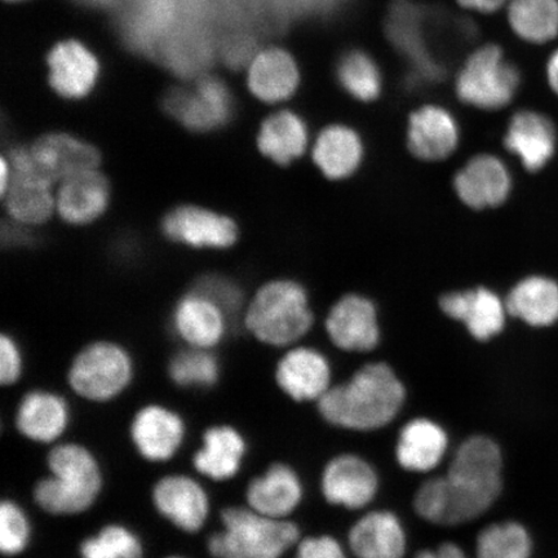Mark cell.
Returning <instances> with one entry per match:
<instances>
[{"label": "cell", "mask_w": 558, "mask_h": 558, "mask_svg": "<svg viewBox=\"0 0 558 558\" xmlns=\"http://www.w3.org/2000/svg\"><path fill=\"white\" fill-rule=\"evenodd\" d=\"M313 324L308 296L302 286L275 281L257 292L246 317L247 329L257 340L274 347L295 343Z\"/></svg>", "instance_id": "cell-5"}, {"label": "cell", "mask_w": 558, "mask_h": 558, "mask_svg": "<svg viewBox=\"0 0 558 558\" xmlns=\"http://www.w3.org/2000/svg\"><path fill=\"white\" fill-rule=\"evenodd\" d=\"M163 232L170 240L193 247L227 248L239 236L232 219L192 206L174 208L167 215Z\"/></svg>", "instance_id": "cell-15"}, {"label": "cell", "mask_w": 558, "mask_h": 558, "mask_svg": "<svg viewBox=\"0 0 558 558\" xmlns=\"http://www.w3.org/2000/svg\"><path fill=\"white\" fill-rule=\"evenodd\" d=\"M520 86V73L504 50L487 45L474 51L457 78V94L464 104L485 110L507 107Z\"/></svg>", "instance_id": "cell-6"}, {"label": "cell", "mask_w": 558, "mask_h": 558, "mask_svg": "<svg viewBox=\"0 0 558 558\" xmlns=\"http://www.w3.org/2000/svg\"><path fill=\"white\" fill-rule=\"evenodd\" d=\"M108 202L107 179L89 170L64 180L59 192L58 207L62 219L80 226L99 218L108 207Z\"/></svg>", "instance_id": "cell-28"}, {"label": "cell", "mask_w": 558, "mask_h": 558, "mask_svg": "<svg viewBox=\"0 0 558 558\" xmlns=\"http://www.w3.org/2000/svg\"><path fill=\"white\" fill-rule=\"evenodd\" d=\"M364 157V145L357 132L343 124H333L320 132L313 148L314 163L331 180L351 177Z\"/></svg>", "instance_id": "cell-30"}, {"label": "cell", "mask_w": 558, "mask_h": 558, "mask_svg": "<svg viewBox=\"0 0 558 558\" xmlns=\"http://www.w3.org/2000/svg\"><path fill=\"white\" fill-rule=\"evenodd\" d=\"M458 2L466 10L493 13L500 10L505 5L506 0H458Z\"/></svg>", "instance_id": "cell-43"}, {"label": "cell", "mask_w": 558, "mask_h": 558, "mask_svg": "<svg viewBox=\"0 0 558 558\" xmlns=\"http://www.w3.org/2000/svg\"><path fill=\"white\" fill-rule=\"evenodd\" d=\"M157 512L184 533H198L208 520L209 498L204 486L186 474H169L153 487Z\"/></svg>", "instance_id": "cell-11"}, {"label": "cell", "mask_w": 558, "mask_h": 558, "mask_svg": "<svg viewBox=\"0 0 558 558\" xmlns=\"http://www.w3.org/2000/svg\"><path fill=\"white\" fill-rule=\"evenodd\" d=\"M299 66L282 48H268L251 60L248 87L264 102H281L296 93Z\"/></svg>", "instance_id": "cell-27"}, {"label": "cell", "mask_w": 558, "mask_h": 558, "mask_svg": "<svg viewBox=\"0 0 558 558\" xmlns=\"http://www.w3.org/2000/svg\"><path fill=\"white\" fill-rule=\"evenodd\" d=\"M166 558H184V557H180V556H170V557H166Z\"/></svg>", "instance_id": "cell-46"}, {"label": "cell", "mask_w": 558, "mask_h": 558, "mask_svg": "<svg viewBox=\"0 0 558 558\" xmlns=\"http://www.w3.org/2000/svg\"><path fill=\"white\" fill-rule=\"evenodd\" d=\"M276 381L296 402H318L331 388V367L316 349H292L278 362Z\"/></svg>", "instance_id": "cell-14"}, {"label": "cell", "mask_w": 558, "mask_h": 558, "mask_svg": "<svg viewBox=\"0 0 558 558\" xmlns=\"http://www.w3.org/2000/svg\"><path fill=\"white\" fill-rule=\"evenodd\" d=\"M197 294L213 303L230 316H235L242 305V292L233 281L221 276H205L195 283Z\"/></svg>", "instance_id": "cell-39"}, {"label": "cell", "mask_w": 558, "mask_h": 558, "mask_svg": "<svg viewBox=\"0 0 558 558\" xmlns=\"http://www.w3.org/2000/svg\"><path fill=\"white\" fill-rule=\"evenodd\" d=\"M10 185L5 206L12 218L25 225H40L53 207L51 181L35 167L31 150L19 146L10 153Z\"/></svg>", "instance_id": "cell-9"}, {"label": "cell", "mask_w": 558, "mask_h": 558, "mask_svg": "<svg viewBox=\"0 0 558 558\" xmlns=\"http://www.w3.org/2000/svg\"><path fill=\"white\" fill-rule=\"evenodd\" d=\"M456 191L463 204L483 209L497 207L508 198L512 180L504 162L497 157H474L456 177Z\"/></svg>", "instance_id": "cell-18"}, {"label": "cell", "mask_w": 558, "mask_h": 558, "mask_svg": "<svg viewBox=\"0 0 558 558\" xmlns=\"http://www.w3.org/2000/svg\"><path fill=\"white\" fill-rule=\"evenodd\" d=\"M174 331L193 348L208 349L220 343L226 333L225 312L211 300L195 292L177 306Z\"/></svg>", "instance_id": "cell-29"}, {"label": "cell", "mask_w": 558, "mask_h": 558, "mask_svg": "<svg viewBox=\"0 0 558 558\" xmlns=\"http://www.w3.org/2000/svg\"><path fill=\"white\" fill-rule=\"evenodd\" d=\"M337 76L341 88L355 100L372 102L381 94L380 69L365 51L352 50L341 56Z\"/></svg>", "instance_id": "cell-34"}, {"label": "cell", "mask_w": 558, "mask_h": 558, "mask_svg": "<svg viewBox=\"0 0 558 558\" xmlns=\"http://www.w3.org/2000/svg\"><path fill=\"white\" fill-rule=\"evenodd\" d=\"M508 21L521 39L529 44H547L558 34V0H512Z\"/></svg>", "instance_id": "cell-33"}, {"label": "cell", "mask_w": 558, "mask_h": 558, "mask_svg": "<svg viewBox=\"0 0 558 558\" xmlns=\"http://www.w3.org/2000/svg\"><path fill=\"white\" fill-rule=\"evenodd\" d=\"M547 76L550 88L558 96V50L548 60Z\"/></svg>", "instance_id": "cell-45"}, {"label": "cell", "mask_w": 558, "mask_h": 558, "mask_svg": "<svg viewBox=\"0 0 558 558\" xmlns=\"http://www.w3.org/2000/svg\"><path fill=\"white\" fill-rule=\"evenodd\" d=\"M50 477L34 487L35 504L50 514L74 515L95 505L102 490V472L93 452L80 444H61L48 453Z\"/></svg>", "instance_id": "cell-3"}, {"label": "cell", "mask_w": 558, "mask_h": 558, "mask_svg": "<svg viewBox=\"0 0 558 558\" xmlns=\"http://www.w3.org/2000/svg\"><path fill=\"white\" fill-rule=\"evenodd\" d=\"M257 145L264 156L286 166L302 157L308 145V129L290 110L278 111L262 124Z\"/></svg>", "instance_id": "cell-32"}, {"label": "cell", "mask_w": 558, "mask_h": 558, "mask_svg": "<svg viewBox=\"0 0 558 558\" xmlns=\"http://www.w3.org/2000/svg\"><path fill=\"white\" fill-rule=\"evenodd\" d=\"M10 2H21V0H10Z\"/></svg>", "instance_id": "cell-47"}, {"label": "cell", "mask_w": 558, "mask_h": 558, "mask_svg": "<svg viewBox=\"0 0 558 558\" xmlns=\"http://www.w3.org/2000/svg\"><path fill=\"white\" fill-rule=\"evenodd\" d=\"M130 436L140 457L151 463L169 462L185 438V423L177 411L148 404L132 418Z\"/></svg>", "instance_id": "cell-12"}, {"label": "cell", "mask_w": 558, "mask_h": 558, "mask_svg": "<svg viewBox=\"0 0 558 558\" xmlns=\"http://www.w3.org/2000/svg\"><path fill=\"white\" fill-rule=\"evenodd\" d=\"M169 375L181 388H211L219 380V361L206 349L193 348L174 355L169 365Z\"/></svg>", "instance_id": "cell-36"}, {"label": "cell", "mask_w": 558, "mask_h": 558, "mask_svg": "<svg viewBox=\"0 0 558 558\" xmlns=\"http://www.w3.org/2000/svg\"><path fill=\"white\" fill-rule=\"evenodd\" d=\"M506 148L521 159L529 171H539L554 157L556 130L546 116L523 110L509 122Z\"/></svg>", "instance_id": "cell-25"}, {"label": "cell", "mask_w": 558, "mask_h": 558, "mask_svg": "<svg viewBox=\"0 0 558 558\" xmlns=\"http://www.w3.org/2000/svg\"><path fill=\"white\" fill-rule=\"evenodd\" d=\"M303 484L298 473L283 463L271 464L247 485V507L274 519H288L302 504Z\"/></svg>", "instance_id": "cell-20"}, {"label": "cell", "mask_w": 558, "mask_h": 558, "mask_svg": "<svg viewBox=\"0 0 558 558\" xmlns=\"http://www.w3.org/2000/svg\"><path fill=\"white\" fill-rule=\"evenodd\" d=\"M23 375V355L16 341L3 335L0 339V381L13 386Z\"/></svg>", "instance_id": "cell-41"}, {"label": "cell", "mask_w": 558, "mask_h": 558, "mask_svg": "<svg viewBox=\"0 0 558 558\" xmlns=\"http://www.w3.org/2000/svg\"><path fill=\"white\" fill-rule=\"evenodd\" d=\"M459 129L448 110L427 105L410 117L408 145L423 160H441L457 149Z\"/></svg>", "instance_id": "cell-26"}, {"label": "cell", "mask_w": 558, "mask_h": 558, "mask_svg": "<svg viewBox=\"0 0 558 558\" xmlns=\"http://www.w3.org/2000/svg\"><path fill=\"white\" fill-rule=\"evenodd\" d=\"M504 457L497 442L473 436L459 446L441 476L444 526L462 525L493 507L504 488Z\"/></svg>", "instance_id": "cell-2"}, {"label": "cell", "mask_w": 558, "mask_h": 558, "mask_svg": "<svg viewBox=\"0 0 558 558\" xmlns=\"http://www.w3.org/2000/svg\"><path fill=\"white\" fill-rule=\"evenodd\" d=\"M165 109L186 129L195 132L218 130L234 113L232 94L226 83L206 76L194 88H173L165 97Z\"/></svg>", "instance_id": "cell-8"}, {"label": "cell", "mask_w": 558, "mask_h": 558, "mask_svg": "<svg viewBox=\"0 0 558 558\" xmlns=\"http://www.w3.org/2000/svg\"><path fill=\"white\" fill-rule=\"evenodd\" d=\"M533 543L519 522L506 521L486 526L477 536V558H530Z\"/></svg>", "instance_id": "cell-35"}, {"label": "cell", "mask_w": 558, "mask_h": 558, "mask_svg": "<svg viewBox=\"0 0 558 558\" xmlns=\"http://www.w3.org/2000/svg\"><path fill=\"white\" fill-rule=\"evenodd\" d=\"M348 544L357 558H404L408 536L399 515L368 512L349 530Z\"/></svg>", "instance_id": "cell-19"}, {"label": "cell", "mask_w": 558, "mask_h": 558, "mask_svg": "<svg viewBox=\"0 0 558 558\" xmlns=\"http://www.w3.org/2000/svg\"><path fill=\"white\" fill-rule=\"evenodd\" d=\"M326 331L332 343L347 352L373 351L380 340L375 306L359 295H348L332 306Z\"/></svg>", "instance_id": "cell-13"}, {"label": "cell", "mask_w": 558, "mask_h": 558, "mask_svg": "<svg viewBox=\"0 0 558 558\" xmlns=\"http://www.w3.org/2000/svg\"><path fill=\"white\" fill-rule=\"evenodd\" d=\"M320 488L330 505L359 511L373 504L379 492V476L364 458L341 453L326 464Z\"/></svg>", "instance_id": "cell-10"}, {"label": "cell", "mask_w": 558, "mask_h": 558, "mask_svg": "<svg viewBox=\"0 0 558 558\" xmlns=\"http://www.w3.org/2000/svg\"><path fill=\"white\" fill-rule=\"evenodd\" d=\"M294 558H348L341 544L330 535L310 536L296 544Z\"/></svg>", "instance_id": "cell-40"}, {"label": "cell", "mask_w": 558, "mask_h": 558, "mask_svg": "<svg viewBox=\"0 0 558 558\" xmlns=\"http://www.w3.org/2000/svg\"><path fill=\"white\" fill-rule=\"evenodd\" d=\"M220 518L222 529L207 543L214 558H282L300 542L296 523L250 507H228Z\"/></svg>", "instance_id": "cell-4"}, {"label": "cell", "mask_w": 558, "mask_h": 558, "mask_svg": "<svg viewBox=\"0 0 558 558\" xmlns=\"http://www.w3.org/2000/svg\"><path fill=\"white\" fill-rule=\"evenodd\" d=\"M246 451V441L239 429L228 424L214 425L202 436L193 466L202 476L222 483L240 473Z\"/></svg>", "instance_id": "cell-24"}, {"label": "cell", "mask_w": 558, "mask_h": 558, "mask_svg": "<svg viewBox=\"0 0 558 558\" xmlns=\"http://www.w3.org/2000/svg\"><path fill=\"white\" fill-rule=\"evenodd\" d=\"M29 150L35 167L51 183L94 170L100 163L95 146L66 134L40 137Z\"/></svg>", "instance_id": "cell-16"}, {"label": "cell", "mask_w": 558, "mask_h": 558, "mask_svg": "<svg viewBox=\"0 0 558 558\" xmlns=\"http://www.w3.org/2000/svg\"><path fill=\"white\" fill-rule=\"evenodd\" d=\"M439 305L446 316L462 323L480 341L490 340L505 329L507 306L490 290L451 292L439 300Z\"/></svg>", "instance_id": "cell-17"}, {"label": "cell", "mask_w": 558, "mask_h": 558, "mask_svg": "<svg viewBox=\"0 0 558 558\" xmlns=\"http://www.w3.org/2000/svg\"><path fill=\"white\" fill-rule=\"evenodd\" d=\"M70 422V409L64 397L33 390L23 397L16 411V428L20 435L37 444H52L65 434Z\"/></svg>", "instance_id": "cell-23"}, {"label": "cell", "mask_w": 558, "mask_h": 558, "mask_svg": "<svg viewBox=\"0 0 558 558\" xmlns=\"http://www.w3.org/2000/svg\"><path fill=\"white\" fill-rule=\"evenodd\" d=\"M507 310L534 327H547L558 320V283L541 276L522 279L508 295Z\"/></svg>", "instance_id": "cell-31"}, {"label": "cell", "mask_w": 558, "mask_h": 558, "mask_svg": "<svg viewBox=\"0 0 558 558\" xmlns=\"http://www.w3.org/2000/svg\"><path fill=\"white\" fill-rule=\"evenodd\" d=\"M3 241L10 244H24L31 241V236L23 232V230L13 227L3 228Z\"/></svg>", "instance_id": "cell-44"}, {"label": "cell", "mask_w": 558, "mask_h": 558, "mask_svg": "<svg viewBox=\"0 0 558 558\" xmlns=\"http://www.w3.org/2000/svg\"><path fill=\"white\" fill-rule=\"evenodd\" d=\"M80 555L81 558H143L144 546L131 529L111 523L83 541Z\"/></svg>", "instance_id": "cell-37"}, {"label": "cell", "mask_w": 558, "mask_h": 558, "mask_svg": "<svg viewBox=\"0 0 558 558\" xmlns=\"http://www.w3.org/2000/svg\"><path fill=\"white\" fill-rule=\"evenodd\" d=\"M134 364L120 345L99 341L89 344L69 368L68 383L75 395L89 402H109L129 388Z\"/></svg>", "instance_id": "cell-7"}, {"label": "cell", "mask_w": 558, "mask_h": 558, "mask_svg": "<svg viewBox=\"0 0 558 558\" xmlns=\"http://www.w3.org/2000/svg\"><path fill=\"white\" fill-rule=\"evenodd\" d=\"M407 400L395 369L383 362L368 364L351 379L331 387L318 403L319 414L333 427L372 432L392 423Z\"/></svg>", "instance_id": "cell-1"}, {"label": "cell", "mask_w": 558, "mask_h": 558, "mask_svg": "<svg viewBox=\"0 0 558 558\" xmlns=\"http://www.w3.org/2000/svg\"><path fill=\"white\" fill-rule=\"evenodd\" d=\"M32 525L23 507L4 500L0 506V550L4 556H17L29 546Z\"/></svg>", "instance_id": "cell-38"}, {"label": "cell", "mask_w": 558, "mask_h": 558, "mask_svg": "<svg viewBox=\"0 0 558 558\" xmlns=\"http://www.w3.org/2000/svg\"><path fill=\"white\" fill-rule=\"evenodd\" d=\"M448 449L449 436L442 425L427 417H417L400 430L396 459L404 471L427 473L437 469Z\"/></svg>", "instance_id": "cell-22"}, {"label": "cell", "mask_w": 558, "mask_h": 558, "mask_svg": "<svg viewBox=\"0 0 558 558\" xmlns=\"http://www.w3.org/2000/svg\"><path fill=\"white\" fill-rule=\"evenodd\" d=\"M52 88L66 99H82L94 89L99 76V62L85 45L76 40L61 41L48 54Z\"/></svg>", "instance_id": "cell-21"}, {"label": "cell", "mask_w": 558, "mask_h": 558, "mask_svg": "<svg viewBox=\"0 0 558 558\" xmlns=\"http://www.w3.org/2000/svg\"><path fill=\"white\" fill-rule=\"evenodd\" d=\"M415 558H469L456 543H442L435 549H424Z\"/></svg>", "instance_id": "cell-42"}]
</instances>
